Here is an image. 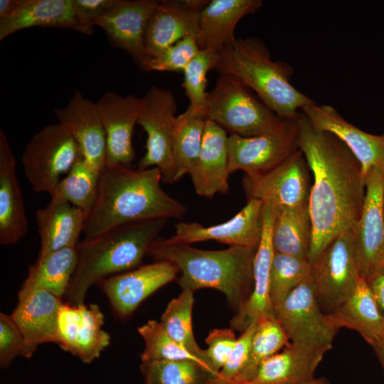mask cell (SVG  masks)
Instances as JSON below:
<instances>
[{
    "instance_id": "cell-25",
    "label": "cell",
    "mask_w": 384,
    "mask_h": 384,
    "mask_svg": "<svg viewBox=\"0 0 384 384\" xmlns=\"http://www.w3.org/2000/svg\"><path fill=\"white\" fill-rule=\"evenodd\" d=\"M28 231V219L9 141L0 131V243L18 242Z\"/></svg>"
},
{
    "instance_id": "cell-29",
    "label": "cell",
    "mask_w": 384,
    "mask_h": 384,
    "mask_svg": "<svg viewBox=\"0 0 384 384\" xmlns=\"http://www.w3.org/2000/svg\"><path fill=\"white\" fill-rule=\"evenodd\" d=\"M329 315L338 330L341 327L354 330L373 347L384 341V317L361 277L350 296Z\"/></svg>"
},
{
    "instance_id": "cell-32",
    "label": "cell",
    "mask_w": 384,
    "mask_h": 384,
    "mask_svg": "<svg viewBox=\"0 0 384 384\" xmlns=\"http://www.w3.org/2000/svg\"><path fill=\"white\" fill-rule=\"evenodd\" d=\"M311 235L309 204L277 209L272 231L275 252L308 259Z\"/></svg>"
},
{
    "instance_id": "cell-22",
    "label": "cell",
    "mask_w": 384,
    "mask_h": 384,
    "mask_svg": "<svg viewBox=\"0 0 384 384\" xmlns=\"http://www.w3.org/2000/svg\"><path fill=\"white\" fill-rule=\"evenodd\" d=\"M53 112L78 144L84 159L102 171L106 166V134L97 102L76 92L65 107Z\"/></svg>"
},
{
    "instance_id": "cell-1",
    "label": "cell",
    "mask_w": 384,
    "mask_h": 384,
    "mask_svg": "<svg viewBox=\"0 0 384 384\" xmlns=\"http://www.w3.org/2000/svg\"><path fill=\"white\" fill-rule=\"evenodd\" d=\"M297 124L299 147L313 176L309 199L312 235L308 255L312 264L336 236L358 221L366 181L361 164L340 139L314 127L302 111Z\"/></svg>"
},
{
    "instance_id": "cell-18",
    "label": "cell",
    "mask_w": 384,
    "mask_h": 384,
    "mask_svg": "<svg viewBox=\"0 0 384 384\" xmlns=\"http://www.w3.org/2000/svg\"><path fill=\"white\" fill-rule=\"evenodd\" d=\"M97 104L106 134V165L130 168L135 158L132 134L142 110L143 97H122L109 91Z\"/></svg>"
},
{
    "instance_id": "cell-30",
    "label": "cell",
    "mask_w": 384,
    "mask_h": 384,
    "mask_svg": "<svg viewBox=\"0 0 384 384\" xmlns=\"http://www.w3.org/2000/svg\"><path fill=\"white\" fill-rule=\"evenodd\" d=\"M72 0H21L15 10L0 19V40L33 27L75 29Z\"/></svg>"
},
{
    "instance_id": "cell-17",
    "label": "cell",
    "mask_w": 384,
    "mask_h": 384,
    "mask_svg": "<svg viewBox=\"0 0 384 384\" xmlns=\"http://www.w3.org/2000/svg\"><path fill=\"white\" fill-rule=\"evenodd\" d=\"M262 201L252 198L233 217L222 223L205 226L196 222L175 224V240L191 244L215 240L230 246L257 248L263 229Z\"/></svg>"
},
{
    "instance_id": "cell-46",
    "label": "cell",
    "mask_w": 384,
    "mask_h": 384,
    "mask_svg": "<svg viewBox=\"0 0 384 384\" xmlns=\"http://www.w3.org/2000/svg\"><path fill=\"white\" fill-rule=\"evenodd\" d=\"M366 280L378 309L384 317V270L374 273Z\"/></svg>"
},
{
    "instance_id": "cell-28",
    "label": "cell",
    "mask_w": 384,
    "mask_h": 384,
    "mask_svg": "<svg viewBox=\"0 0 384 384\" xmlns=\"http://www.w3.org/2000/svg\"><path fill=\"white\" fill-rule=\"evenodd\" d=\"M87 215L65 201L50 200L36 212V222L41 239L38 257L67 247H75L83 232Z\"/></svg>"
},
{
    "instance_id": "cell-39",
    "label": "cell",
    "mask_w": 384,
    "mask_h": 384,
    "mask_svg": "<svg viewBox=\"0 0 384 384\" xmlns=\"http://www.w3.org/2000/svg\"><path fill=\"white\" fill-rule=\"evenodd\" d=\"M145 384H203L210 375L198 363L189 361L142 362Z\"/></svg>"
},
{
    "instance_id": "cell-31",
    "label": "cell",
    "mask_w": 384,
    "mask_h": 384,
    "mask_svg": "<svg viewBox=\"0 0 384 384\" xmlns=\"http://www.w3.org/2000/svg\"><path fill=\"white\" fill-rule=\"evenodd\" d=\"M78 260L76 247H67L38 257L28 272L18 294V300L37 290L48 291L62 298L65 296Z\"/></svg>"
},
{
    "instance_id": "cell-41",
    "label": "cell",
    "mask_w": 384,
    "mask_h": 384,
    "mask_svg": "<svg viewBox=\"0 0 384 384\" xmlns=\"http://www.w3.org/2000/svg\"><path fill=\"white\" fill-rule=\"evenodd\" d=\"M199 51L196 36H186L151 58L149 61V70L183 72Z\"/></svg>"
},
{
    "instance_id": "cell-3",
    "label": "cell",
    "mask_w": 384,
    "mask_h": 384,
    "mask_svg": "<svg viewBox=\"0 0 384 384\" xmlns=\"http://www.w3.org/2000/svg\"><path fill=\"white\" fill-rule=\"evenodd\" d=\"M256 250L230 246L224 250H206L171 238H157L149 246L146 256L176 265L181 272L178 284L182 290L216 289L237 311L252 289Z\"/></svg>"
},
{
    "instance_id": "cell-24",
    "label": "cell",
    "mask_w": 384,
    "mask_h": 384,
    "mask_svg": "<svg viewBox=\"0 0 384 384\" xmlns=\"http://www.w3.org/2000/svg\"><path fill=\"white\" fill-rule=\"evenodd\" d=\"M62 304L60 298L45 290L18 300L11 316L23 336L25 358H31L42 343H58L57 320Z\"/></svg>"
},
{
    "instance_id": "cell-15",
    "label": "cell",
    "mask_w": 384,
    "mask_h": 384,
    "mask_svg": "<svg viewBox=\"0 0 384 384\" xmlns=\"http://www.w3.org/2000/svg\"><path fill=\"white\" fill-rule=\"evenodd\" d=\"M158 2L156 0H117V4L94 23L103 29L113 47L128 53L144 72H149V58L144 46L145 31Z\"/></svg>"
},
{
    "instance_id": "cell-10",
    "label": "cell",
    "mask_w": 384,
    "mask_h": 384,
    "mask_svg": "<svg viewBox=\"0 0 384 384\" xmlns=\"http://www.w3.org/2000/svg\"><path fill=\"white\" fill-rule=\"evenodd\" d=\"M274 314L292 343L325 352L331 348L338 329L321 309L311 275L274 309Z\"/></svg>"
},
{
    "instance_id": "cell-43",
    "label": "cell",
    "mask_w": 384,
    "mask_h": 384,
    "mask_svg": "<svg viewBox=\"0 0 384 384\" xmlns=\"http://www.w3.org/2000/svg\"><path fill=\"white\" fill-rule=\"evenodd\" d=\"M237 338L233 329H213L206 338V356L213 368L219 372L226 364Z\"/></svg>"
},
{
    "instance_id": "cell-50",
    "label": "cell",
    "mask_w": 384,
    "mask_h": 384,
    "mask_svg": "<svg viewBox=\"0 0 384 384\" xmlns=\"http://www.w3.org/2000/svg\"><path fill=\"white\" fill-rule=\"evenodd\" d=\"M306 384H329L324 378H314Z\"/></svg>"
},
{
    "instance_id": "cell-38",
    "label": "cell",
    "mask_w": 384,
    "mask_h": 384,
    "mask_svg": "<svg viewBox=\"0 0 384 384\" xmlns=\"http://www.w3.org/2000/svg\"><path fill=\"white\" fill-rule=\"evenodd\" d=\"M311 268L306 258L274 252L270 277V298L274 310L310 277Z\"/></svg>"
},
{
    "instance_id": "cell-5",
    "label": "cell",
    "mask_w": 384,
    "mask_h": 384,
    "mask_svg": "<svg viewBox=\"0 0 384 384\" xmlns=\"http://www.w3.org/2000/svg\"><path fill=\"white\" fill-rule=\"evenodd\" d=\"M213 69L238 78L283 119L296 118L304 107L315 103L292 84V66L272 60L258 38L236 39L218 53Z\"/></svg>"
},
{
    "instance_id": "cell-40",
    "label": "cell",
    "mask_w": 384,
    "mask_h": 384,
    "mask_svg": "<svg viewBox=\"0 0 384 384\" xmlns=\"http://www.w3.org/2000/svg\"><path fill=\"white\" fill-rule=\"evenodd\" d=\"M217 54L218 53L208 50H200L183 71L184 78L182 86L189 100V106L186 110L202 114L206 118L208 112L206 75L210 70L213 69Z\"/></svg>"
},
{
    "instance_id": "cell-33",
    "label": "cell",
    "mask_w": 384,
    "mask_h": 384,
    "mask_svg": "<svg viewBox=\"0 0 384 384\" xmlns=\"http://www.w3.org/2000/svg\"><path fill=\"white\" fill-rule=\"evenodd\" d=\"M101 172L80 158L58 183L50 200L67 201L87 218L97 198Z\"/></svg>"
},
{
    "instance_id": "cell-19",
    "label": "cell",
    "mask_w": 384,
    "mask_h": 384,
    "mask_svg": "<svg viewBox=\"0 0 384 384\" xmlns=\"http://www.w3.org/2000/svg\"><path fill=\"white\" fill-rule=\"evenodd\" d=\"M208 0L159 1L147 23L144 46L150 59L179 40L197 37L200 15Z\"/></svg>"
},
{
    "instance_id": "cell-34",
    "label": "cell",
    "mask_w": 384,
    "mask_h": 384,
    "mask_svg": "<svg viewBox=\"0 0 384 384\" xmlns=\"http://www.w3.org/2000/svg\"><path fill=\"white\" fill-rule=\"evenodd\" d=\"M206 119L205 115L186 110L176 117L172 144L176 181L189 174L197 160Z\"/></svg>"
},
{
    "instance_id": "cell-16",
    "label": "cell",
    "mask_w": 384,
    "mask_h": 384,
    "mask_svg": "<svg viewBox=\"0 0 384 384\" xmlns=\"http://www.w3.org/2000/svg\"><path fill=\"white\" fill-rule=\"evenodd\" d=\"M179 270L167 261H156L119 273L98 283L115 314L124 319L154 292L173 281Z\"/></svg>"
},
{
    "instance_id": "cell-47",
    "label": "cell",
    "mask_w": 384,
    "mask_h": 384,
    "mask_svg": "<svg viewBox=\"0 0 384 384\" xmlns=\"http://www.w3.org/2000/svg\"><path fill=\"white\" fill-rule=\"evenodd\" d=\"M21 0H1L0 1V19L10 15L17 7Z\"/></svg>"
},
{
    "instance_id": "cell-9",
    "label": "cell",
    "mask_w": 384,
    "mask_h": 384,
    "mask_svg": "<svg viewBox=\"0 0 384 384\" xmlns=\"http://www.w3.org/2000/svg\"><path fill=\"white\" fill-rule=\"evenodd\" d=\"M177 104L170 90L151 86L143 97V107L138 118L147 135L146 152L139 161V169L156 167L162 181L176 182L172 144L176 121Z\"/></svg>"
},
{
    "instance_id": "cell-21",
    "label": "cell",
    "mask_w": 384,
    "mask_h": 384,
    "mask_svg": "<svg viewBox=\"0 0 384 384\" xmlns=\"http://www.w3.org/2000/svg\"><path fill=\"white\" fill-rule=\"evenodd\" d=\"M302 112L316 128L331 132L340 139L361 165L366 176L371 169L384 171V133H368L346 120L336 108L316 103Z\"/></svg>"
},
{
    "instance_id": "cell-45",
    "label": "cell",
    "mask_w": 384,
    "mask_h": 384,
    "mask_svg": "<svg viewBox=\"0 0 384 384\" xmlns=\"http://www.w3.org/2000/svg\"><path fill=\"white\" fill-rule=\"evenodd\" d=\"M256 322L252 323L242 331L241 335L237 338L229 358L219 372L218 377L234 381L240 373L248 359Z\"/></svg>"
},
{
    "instance_id": "cell-7",
    "label": "cell",
    "mask_w": 384,
    "mask_h": 384,
    "mask_svg": "<svg viewBox=\"0 0 384 384\" xmlns=\"http://www.w3.org/2000/svg\"><path fill=\"white\" fill-rule=\"evenodd\" d=\"M83 157L70 132L58 122L35 134L26 145L22 164L24 174L36 193H53L74 164Z\"/></svg>"
},
{
    "instance_id": "cell-37",
    "label": "cell",
    "mask_w": 384,
    "mask_h": 384,
    "mask_svg": "<svg viewBox=\"0 0 384 384\" xmlns=\"http://www.w3.org/2000/svg\"><path fill=\"white\" fill-rule=\"evenodd\" d=\"M144 342L142 362L152 361H189L203 366L213 376H218L206 362L196 357L174 341L164 330L160 321L149 320L138 328Z\"/></svg>"
},
{
    "instance_id": "cell-36",
    "label": "cell",
    "mask_w": 384,
    "mask_h": 384,
    "mask_svg": "<svg viewBox=\"0 0 384 384\" xmlns=\"http://www.w3.org/2000/svg\"><path fill=\"white\" fill-rule=\"evenodd\" d=\"M193 302V292L183 289L177 297L169 302L160 323L174 341L212 367L205 350L199 347L194 338L192 324Z\"/></svg>"
},
{
    "instance_id": "cell-51",
    "label": "cell",
    "mask_w": 384,
    "mask_h": 384,
    "mask_svg": "<svg viewBox=\"0 0 384 384\" xmlns=\"http://www.w3.org/2000/svg\"><path fill=\"white\" fill-rule=\"evenodd\" d=\"M383 213H384V206H383Z\"/></svg>"
},
{
    "instance_id": "cell-11",
    "label": "cell",
    "mask_w": 384,
    "mask_h": 384,
    "mask_svg": "<svg viewBox=\"0 0 384 384\" xmlns=\"http://www.w3.org/2000/svg\"><path fill=\"white\" fill-rule=\"evenodd\" d=\"M297 117L284 119L278 128L264 134L244 137L231 134L228 137L230 174L242 171L250 176L264 174L299 150Z\"/></svg>"
},
{
    "instance_id": "cell-49",
    "label": "cell",
    "mask_w": 384,
    "mask_h": 384,
    "mask_svg": "<svg viewBox=\"0 0 384 384\" xmlns=\"http://www.w3.org/2000/svg\"><path fill=\"white\" fill-rule=\"evenodd\" d=\"M384 370V341L373 347Z\"/></svg>"
},
{
    "instance_id": "cell-13",
    "label": "cell",
    "mask_w": 384,
    "mask_h": 384,
    "mask_svg": "<svg viewBox=\"0 0 384 384\" xmlns=\"http://www.w3.org/2000/svg\"><path fill=\"white\" fill-rule=\"evenodd\" d=\"M365 181L364 205L353 234L359 274L367 279L384 270V171L370 169Z\"/></svg>"
},
{
    "instance_id": "cell-26",
    "label": "cell",
    "mask_w": 384,
    "mask_h": 384,
    "mask_svg": "<svg viewBox=\"0 0 384 384\" xmlns=\"http://www.w3.org/2000/svg\"><path fill=\"white\" fill-rule=\"evenodd\" d=\"M261 0H211L200 15L197 43L200 50L218 53L236 38L234 31L244 16L255 14Z\"/></svg>"
},
{
    "instance_id": "cell-42",
    "label": "cell",
    "mask_w": 384,
    "mask_h": 384,
    "mask_svg": "<svg viewBox=\"0 0 384 384\" xmlns=\"http://www.w3.org/2000/svg\"><path fill=\"white\" fill-rule=\"evenodd\" d=\"M25 340L12 316L0 313V366L7 368L18 356L24 357Z\"/></svg>"
},
{
    "instance_id": "cell-6",
    "label": "cell",
    "mask_w": 384,
    "mask_h": 384,
    "mask_svg": "<svg viewBox=\"0 0 384 384\" xmlns=\"http://www.w3.org/2000/svg\"><path fill=\"white\" fill-rule=\"evenodd\" d=\"M207 119L244 137L270 132L284 121L238 78L229 74H220L208 93Z\"/></svg>"
},
{
    "instance_id": "cell-14",
    "label": "cell",
    "mask_w": 384,
    "mask_h": 384,
    "mask_svg": "<svg viewBox=\"0 0 384 384\" xmlns=\"http://www.w3.org/2000/svg\"><path fill=\"white\" fill-rule=\"evenodd\" d=\"M104 315L97 304H61L58 314V343L84 363L99 358L110 343V334L102 329Z\"/></svg>"
},
{
    "instance_id": "cell-8",
    "label": "cell",
    "mask_w": 384,
    "mask_h": 384,
    "mask_svg": "<svg viewBox=\"0 0 384 384\" xmlns=\"http://www.w3.org/2000/svg\"><path fill=\"white\" fill-rule=\"evenodd\" d=\"M311 268V279L322 311H334L350 296L361 277L353 228L336 236Z\"/></svg>"
},
{
    "instance_id": "cell-44",
    "label": "cell",
    "mask_w": 384,
    "mask_h": 384,
    "mask_svg": "<svg viewBox=\"0 0 384 384\" xmlns=\"http://www.w3.org/2000/svg\"><path fill=\"white\" fill-rule=\"evenodd\" d=\"M117 0H72L76 24L75 31L92 35L95 21L110 10Z\"/></svg>"
},
{
    "instance_id": "cell-23",
    "label": "cell",
    "mask_w": 384,
    "mask_h": 384,
    "mask_svg": "<svg viewBox=\"0 0 384 384\" xmlns=\"http://www.w3.org/2000/svg\"><path fill=\"white\" fill-rule=\"evenodd\" d=\"M228 137L219 124L206 120L201 147L189 173L195 192L200 196L213 198L229 191Z\"/></svg>"
},
{
    "instance_id": "cell-35",
    "label": "cell",
    "mask_w": 384,
    "mask_h": 384,
    "mask_svg": "<svg viewBox=\"0 0 384 384\" xmlns=\"http://www.w3.org/2000/svg\"><path fill=\"white\" fill-rule=\"evenodd\" d=\"M289 343V339L275 314L260 319L256 322L247 363L233 382L237 384L250 382L265 360Z\"/></svg>"
},
{
    "instance_id": "cell-48",
    "label": "cell",
    "mask_w": 384,
    "mask_h": 384,
    "mask_svg": "<svg viewBox=\"0 0 384 384\" xmlns=\"http://www.w3.org/2000/svg\"><path fill=\"white\" fill-rule=\"evenodd\" d=\"M203 384H237L231 380L223 379L218 376H210Z\"/></svg>"
},
{
    "instance_id": "cell-27",
    "label": "cell",
    "mask_w": 384,
    "mask_h": 384,
    "mask_svg": "<svg viewBox=\"0 0 384 384\" xmlns=\"http://www.w3.org/2000/svg\"><path fill=\"white\" fill-rule=\"evenodd\" d=\"M326 352L290 342L265 360L246 384H306L312 379Z\"/></svg>"
},
{
    "instance_id": "cell-4",
    "label": "cell",
    "mask_w": 384,
    "mask_h": 384,
    "mask_svg": "<svg viewBox=\"0 0 384 384\" xmlns=\"http://www.w3.org/2000/svg\"><path fill=\"white\" fill-rule=\"evenodd\" d=\"M168 220L162 218L132 223L78 242L76 267L65 294L66 303L84 304L91 286L136 268Z\"/></svg>"
},
{
    "instance_id": "cell-20",
    "label": "cell",
    "mask_w": 384,
    "mask_h": 384,
    "mask_svg": "<svg viewBox=\"0 0 384 384\" xmlns=\"http://www.w3.org/2000/svg\"><path fill=\"white\" fill-rule=\"evenodd\" d=\"M276 211L274 206L264 203L262 234L253 260V287L230 320L233 330L242 332L262 317L274 314L270 298V277L274 254L272 231Z\"/></svg>"
},
{
    "instance_id": "cell-2",
    "label": "cell",
    "mask_w": 384,
    "mask_h": 384,
    "mask_svg": "<svg viewBox=\"0 0 384 384\" xmlns=\"http://www.w3.org/2000/svg\"><path fill=\"white\" fill-rule=\"evenodd\" d=\"M161 181L156 167L133 169L106 165L95 203L85 221V239L138 222L183 218L186 207L163 190Z\"/></svg>"
},
{
    "instance_id": "cell-12",
    "label": "cell",
    "mask_w": 384,
    "mask_h": 384,
    "mask_svg": "<svg viewBox=\"0 0 384 384\" xmlns=\"http://www.w3.org/2000/svg\"><path fill=\"white\" fill-rule=\"evenodd\" d=\"M310 169L299 149L271 171L256 176L244 174L242 186L247 200L256 198L277 209L309 204Z\"/></svg>"
}]
</instances>
